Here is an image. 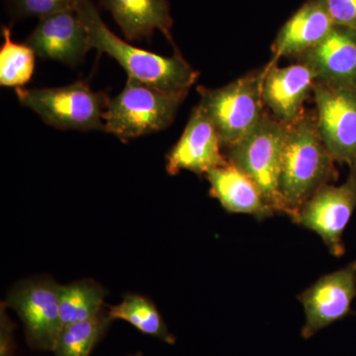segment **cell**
I'll list each match as a JSON object with an SVG mask.
<instances>
[{
    "label": "cell",
    "mask_w": 356,
    "mask_h": 356,
    "mask_svg": "<svg viewBox=\"0 0 356 356\" xmlns=\"http://www.w3.org/2000/svg\"><path fill=\"white\" fill-rule=\"evenodd\" d=\"M112 321L104 309L95 318L64 325L53 353L55 356H89Z\"/></svg>",
    "instance_id": "obj_20"
},
{
    "label": "cell",
    "mask_w": 356,
    "mask_h": 356,
    "mask_svg": "<svg viewBox=\"0 0 356 356\" xmlns=\"http://www.w3.org/2000/svg\"><path fill=\"white\" fill-rule=\"evenodd\" d=\"M297 58L310 67L317 83L356 89V30L334 25L321 43Z\"/></svg>",
    "instance_id": "obj_14"
},
{
    "label": "cell",
    "mask_w": 356,
    "mask_h": 356,
    "mask_svg": "<svg viewBox=\"0 0 356 356\" xmlns=\"http://www.w3.org/2000/svg\"><path fill=\"white\" fill-rule=\"evenodd\" d=\"M76 9L88 31L89 48L115 58L128 77L165 92H188L197 81L198 72L180 54L163 57L119 38L105 24L91 0H81Z\"/></svg>",
    "instance_id": "obj_1"
},
{
    "label": "cell",
    "mask_w": 356,
    "mask_h": 356,
    "mask_svg": "<svg viewBox=\"0 0 356 356\" xmlns=\"http://www.w3.org/2000/svg\"><path fill=\"white\" fill-rule=\"evenodd\" d=\"M318 135L336 163L356 168V89L316 81Z\"/></svg>",
    "instance_id": "obj_8"
},
{
    "label": "cell",
    "mask_w": 356,
    "mask_h": 356,
    "mask_svg": "<svg viewBox=\"0 0 356 356\" xmlns=\"http://www.w3.org/2000/svg\"><path fill=\"white\" fill-rule=\"evenodd\" d=\"M21 104L31 109L48 125L63 130H104L110 99L79 81L53 88H17Z\"/></svg>",
    "instance_id": "obj_6"
},
{
    "label": "cell",
    "mask_w": 356,
    "mask_h": 356,
    "mask_svg": "<svg viewBox=\"0 0 356 356\" xmlns=\"http://www.w3.org/2000/svg\"><path fill=\"white\" fill-rule=\"evenodd\" d=\"M334 163L318 135L315 118L305 113L288 127L280 189L292 220L312 195L337 180L339 173Z\"/></svg>",
    "instance_id": "obj_2"
},
{
    "label": "cell",
    "mask_w": 356,
    "mask_h": 356,
    "mask_svg": "<svg viewBox=\"0 0 356 356\" xmlns=\"http://www.w3.org/2000/svg\"><path fill=\"white\" fill-rule=\"evenodd\" d=\"M222 147L216 127L197 105L181 137L166 156V170L170 175L181 170L206 175L213 168L228 165Z\"/></svg>",
    "instance_id": "obj_11"
},
{
    "label": "cell",
    "mask_w": 356,
    "mask_h": 356,
    "mask_svg": "<svg viewBox=\"0 0 356 356\" xmlns=\"http://www.w3.org/2000/svg\"><path fill=\"white\" fill-rule=\"evenodd\" d=\"M356 208V168L341 185L327 184L300 207L293 222L315 232L334 257L344 254L343 234Z\"/></svg>",
    "instance_id": "obj_9"
},
{
    "label": "cell",
    "mask_w": 356,
    "mask_h": 356,
    "mask_svg": "<svg viewBox=\"0 0 356 356\" xmlns=\"http://www.w3.org/2000/svg\"><path fill=\"white\" fill-rule=\"evenodd\" d=\"M81 0H7L9 14L14 20L47 17L62 11L76 9Z\"/></svg>",
    "instance_id": "obj_22"
},
{
    "label": "cell",
    "mask_w": 356,
    "mask_h": 356,
    "mask_svg": "<svg viewBox=\"0 0 356 356\" xmlns=\"http://www.w3.org/2000/svg\"><path fill=\"white\" fill-rule=\"evenodd\" d=\"M129 41L151 38L156 30L172 41L173 20L168 0H102Z\"/></svg>",
    "instance_id": "obj_17"
},
{
    "label": "cell",
    "mask_w": 356,
    "mask_h": 356,
    "mask_svg": "<svg viewBox=\"0 0 356 356\" xmlns=\"http://www.w3.org/2000/svg\"><path fill=\"white\" fill-rule=\"evenodd\" d=\"M206 177L210 184V195L218 199L228 212L252 215L259 220L275 213L254 180L231 163L213 168Z\"/></svg>",
    "instance_id": "obj_16"
},
{
    "label": "cell",
    "mask_w": 356,
    "mask_h": 356,
    "mask_svg": "<svg viewBox=\"0 0 356 356\" xmlns=\"http://www.w3.org/2000/svg\"><path fill=\"white\" fill-rule=\"evenodd\" d=\"M112 320H123L147 336L156 337L168 344L175 343V337L168 331L158 308L152 300L140 294H127L118 305L108 306Z\"/></svg>",
    "instance_id": "obj_19"
},
{
    "label": "cell",
    "mask_w": 356,
    "mask_h": 356,
    "mask_svg": "<svg viewBox=\"0 0 356 356\" xmlns=\"http://www.w3.org/2000/svg\"><path fill=\"white\" fill-rule=\"evenodd\" d=\"M262 86L264 107L274 118L291 126L304 116V102L313 92L316 76L310 67L299 64L280 67L267 64Z\"/></svg>",
    "instance_id": "obj_12"
},
{
    "label": "cell",
    "mask_w": 356,
    "mask_h": 356,
    "mask_svg": "<svg viewBox=\"0 0 356 356\" xmlns=\"http://www.w3.org/2000/svg\"><path fill=\"white\" fill-rule=\"evenodd\" d=\"M266 67L240 77L222 88H199L198 106L216 127L222 146L228 147L247 137L266 113L262 86Z\"/></svg>",
    "instance_id": "obj_4"
},
{
    "label": "cell",
    "mask_w": 356,
    "mask_h": 356,
    "mask_svg": "<svg viewBox=\"0 0 356 356\" xmlns=\"http://www.w3.org/2000/svg\"><path fill=\"white\" fill-rule=\"evenodd\" d=\"M188 92H165L128 77L123 91L110 99L104 131L122 140L159 132L172 123Z\"/></svg>",
    "instance_id": "obj_3"
},
{
    "label": "cell",
    "mask_w": 356,
    "mask_h": 356,
    "mask_svg": "<svg viewBox=\"0 0 356 356\" xmlns=\"http://www.w3.org/2000/svg\"><path fill=\"white\" fill-rule=\"evenodd\" d=\"M40 58L76 65L89 50L88 35L76 9L41 18L25 42Z\"/></svg>",
    "instance_id": "obj_13"
},
{
    "label": "cell",
    "mask_w": 356,
    "mask_h": 356,
    "mask_svg": "<svg viewBox=\"0 0 356 356\" xmlns=\"http://www.w3.org/2000/svg\"><path fill=\"white\" fill-rule=\"evenodd\" d=\"M132 356H134V355H132ZM135 356H137V355H135Z\"/></svg>",
    "instance_id": "obj_24"
},
{
    "label": "cell",
    "mask_w": 356,
    "mask_h": 356,
    "mask_svg": "<svg viewBox=\"0 0 356 356\" xmlns=\"http://www.w3.org/2000/svg\"><path fill=\"white\" fill-rule=\"evenodd\" d=\"M288 127L266 110L252 132L226 147L229 163L254 180L274 212L286 215L280 184Z\"/></svg>",
    "instance_id": "obj_5"
},
{
    "label": "cell",
    "mask_w": 356,
    "mask_h": 356,
    "mask_svg": "<svg viewBox=\"0 0 356 356\" xmlns=\"http://www.w3.org/2000/svg\"><path fill=\"white\" fill-rule=\"evenodd\" d=\"M107 290L92 280L60 286V313L63 325L89 320L104 310Z\"/></svg>",
    "instance_id": "obj_18"
},
{
    "label": "cell",
    "mask_w": 356,
    "mask_h": 356,
    "mask_svg": "<svg viewBox=\"0 0 356 356\" xmlns=\"http://www.w3.org/2000/svg\"><path fill=\"white\" fill-rule=\"evenodd\" d=\"M334 25L323 0H308L281 27L268 65H277L281 58H299L321 43Z\"/></svg>",
    "instance_id": "obj_15"
},
{
    "label": "cell",
    "mask_w": 356,
    "mask_h": 356,
    "mask_svg": "<svg viewBox=\"0 0 356 356\" xmlns=\"http://www.w3.org/2000/svg\"><path fill=\"white\" fill-rule=\"evenodd\" d=\"M60 286L51 278H31L16 284L7 296V305L19 315L27 343L35 350L53 351L64 327Z\"/></svg>",
    "instance_id": "obj_7"
},
{
    "label": "cell",
    "mask_w": 356,
    "mask_h": 356,
    "mask_svg": "<svg viewBox=\"0 0 356 356\" xmlns=\"http://www.w3.org/2000/svg\"><path fill=\"white\" fill-rule=\"evenodd\" d=\"M334 24L356 30V0H323Z\"/></svg>",
    "instance_id": "obj_23"
},
{
    "label": "cell",
    "mask_w": 356,
    "mask_h": 356,
    "mask_svg": "<svg viewBox=\"0 0 356 356\" xmlns=\"http://www.w3.org/2000/svg\"><path fill=\"white\" fill-rule=\"evenodd\" d=\"M355 296L356 261L321 277L298 296L305 312L302 337L309 339L346 317Z\"/></svg>",
    "instance_id": "obj_10"
},
{
    "label": "cell",
    "mask_w": 356,
    "mask_h": 356,
    "mask_svg": "<svg viewBox=\"0 0 356 356\" xmlns=\"http://www.w3.org/2000/svg\"><path fill=\"white\" fill-rule=\"evenodd\" d=\"M1 31L4 42L0 49V84L4 88H23L34 74L36 53L29 44L14 42L10 28L3 26Z\"/></svg>",
    "instance_id": "obj_21"
}]
</instances>
